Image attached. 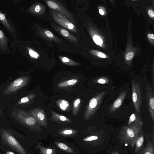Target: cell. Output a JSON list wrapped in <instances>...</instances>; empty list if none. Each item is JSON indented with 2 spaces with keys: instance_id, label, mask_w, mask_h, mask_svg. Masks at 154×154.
Here are the masks:
<instances>
[{
  "instance_id": "cell-1",
  "label": "cell",
  "mask_w": 154,
  "mask_h": 154,
  "mask_svg": "<svg viewBox=\"0 0 154 154\" xmlns=\"http://www.w3.org/2000/svg\"><path fill=\"white\" fill-rule=\"evenodd\" d=\"M143 124L142 121H138L124 126L119 134V139L122 143H127L133 148L138 136L142 132L141 127Z\"/></svg>"
},
{
  "instance_id": "cell-2",
  "label": "cell",
  "mask_w": 154,
  "mask_h": 154,
  "mask_svg": "<svg viewBox=\"0 0 154 154\" xmlns=\"http://www.w3.org/2000/svg\"><path fill=\"white\" fill-rule=\"evenodd\" d=\"M11 115L17 121L25 126L36 131L41 130L35 119L22 109H14Z\"/></svg>"
},
{
  "instance_id": "cell-3",
  "label": "cell",
  "mask_w": 154,
  "mask_h": 154,
  "mask_svg": "<svg viewBox=\"0 0 154 154\" xmlns=\"http://www.w3.org/2000/svg\"><path fill=\"white\" fill-rule=\"evenodd\" d=\"M0 131L3 143L19 154H27L21 145L9 131L2 129Z\"/></svg>"
},
{
  "instance_id": "cell-4",
  "label": "cell",
  "mask_w": 154,
  "mask_h": 154,
  "mask_svg": "<svg viewBox=\"0 0 154 154\" xmlns=\"http://www.w3.org/2000/svg\"><path fill=\"white\" fill-rule=\"evenodd\" d=\"M105 93V91L98 93L91 99L84 114L85 120H88L93 116L101 103Z\"/></svg>"
},
{
  "instance_id": "cell-5",
  "label": "cell",
  "mask_w": 154,
  "mask_h": 154,
  "mask_svg": "<svg viewBox=\"0 0 154 154\" xmlns=\"http://www.w3.org/2000/svg\"><path fill=\"white\" fill-rule=\"evenodd\" d=\"M140 83L134 80L132 82V99L135 112H140L142 97Z\"/></svg>"
},
{
  "instance_id": "cell-6",
  "label": "cell",
  "mask_w": 154,
  "mask_h": 154,
  "mask_svg": "<svg viewBox=\"0 0 154 154\" xmlns=\"http://www.w3.org/2000/svg\"><path fill=\"white\" fill-rule=\"evenodd\" d=\"M30 78L24 76L16 79L8 86L3 92L5 95H9L17 91L29 82Z\"/></svg>"
},
{
  "instance_id": "cell-7",
  "label": "cell",
  "mask_w": 154,
  "mask_h": 154,
  "mask_svg": "<svg viewBox=\"0 0 154 154\" xmlns=\"http://www.w3.org/2000/svg\"><path fill=\"white\" fill-rule=\"evenodd\" d=\"M35 120L38 125L47 127V119L44 110L40 108H36L27 112Z\"/></svg>"
},
{
  "instance_id": "cell-8",
  "label": "cell",
  "mask_w": 154,
  "mask_h": 154,
  "mask_svg": "<svg viewBox=\"0 0 154 154\" xmlns=\"http://www.w3.org/2000/svg\"><path fill=\"white\" fill-rule=\"evenodd\" d=\"M146 99L151 118L154 121V94L152 88L149 85L146 86Z\"/></svg>"
},
{
  "instance_id": "cell-9",
  "label": "cell",
  "mask_w": 154,
  "mask_h": 154,
  "mask_svg": "<svg viewBox=\"0 0 154 154\" xmlns=\"http://www.w3.org/2000/svg\"><path fill=\"white\" fill-rule=\"evenodd\" d=\"M51 113L52 114L51 119L53 121L61 124H66L70 123L72 122L71 120L69 119L54 111H51Z\"/></svg>"
},
{
  "instance_id": "cell-10",
  "label": "cell",
  "mask_w": 154,
  "mask_h": 154,
  "mask_svg": "<svg viewBox=\"0 0 154 154\" xmlns=\"http://www.w3.org/2000/svg\"><path fill=\"white\" fill-rule=\"evenodd\" d=\"M53 16L56 21L62 26L70 29H73L74 28V25L69 22L60 14L53 12Z\"/></svg>"
},
{
  "instance_id": "cell-11",
  "label": "cell",
  "mask_w": 154,
  "mask_h": 154,
  "mask_svg": "<svg viewBox=\"0 0 154 154\" xmlns=\"http://www.w3.org/2000/svg\"><path fill=\"white\" fill-rule=\"evenodd\" d=\"M126 91H123L121 93L109 109L111 113L115 112L120 106L126 96Z\"/></svg>"
},
{
  "instance_id": "cell-12",
  "label": "cell",
  "mask_w": 154,
  "mask_h": 154,
  "mask_svg": "<svg viewBox=\"0 0 154 154\" xmlns=\"http://www.w3.org/2000/svg\"><path fill=\"white\" fill-rule=\"evenodd\" d=\"M78 133L77 130L70 128H65L60 130L58 133L64 137H72L76 135Z\"/></svg>"
},
{
  "instance_id": "cell-13",
  "label": "cell",
  "mask_w": 154,
  "mask_h": 154,
  "mask_svg": "<svg viewBox=\"0 0 154 154\" xmlns=\"http://www.w3.org/2000/svg\"><path fill=\"white\" fill-rule=\"evenodd\" d=\"M37 145L41 154H57L55 149L44 147L40 143H38Z\"/></svg>"
},
{
  "instance_id": "cell-14",
  "label": "cell",
  "mask_w": 154,
  "mask_h": 154,
  "mask_svg": "<svg viewBox=\"0 0 154 154\" xmlns=\"http://www.w3.org/2000/svg\"><path fill=\"white\" fill-rule=\"evenodd\" d=\"M56 145L61 150L69 153H75L74 150L71 147L63 143L57 142L55 143Z\"/></svg>"
},
{
  "instance_id": "cell-15",
  "label": "cell",
  "mask_w": 154,
  "mask_h": 154,
  "mask_svg": "<svg viewBox=\"0 0 154 154\" xmlns=\"http://www.w3.org/2000/svg\"><path fill=\"white\" fill-rule=\"evenodd\" d=\"M144 137L141 132L138 136L135 144V152H137L141 147L143 143Z\"/></svg>"
},
{
  "instance_id": "cell-16",
  "label": "cell",
  "mask_w": 154,
  "mask_h": 154,
  "mask_svg": "<svg viewBox=\"0 0 154 154\" xmlns=\"http://www.w3.org/2000/svg\"><path fill=\"white\" fill-rule=\"evenodd\" d=\"M0 22L9 31L13 32V29L7 20L5 15L0 11Z\"/></svg>"
},
{
  "instance_id": "cell-17",
  "label": "cell",
  "mask_w": 154,
  "mask_h": 154,
  "mask_svg": "<svg viewBox=\"0 0 154 154\" xmlns=\"http://www.w3.org/2000/svg\"><path fill=\"white\" fill-rule=\"evenodd\" d=\"M56 103L59 107L63 111H66L69 109V103L64 100L58 99L56 101Z\"/></svg>"
},
{
  "instance_id": "cell-18",
  "label": "cell",
  "mask_w": 154,
  "mask_h": 154,
  "mask_svg": "<svg viewBox=\"0 0 154 154\" xmlns=\"http://www.w3.org/2000/svg\"><path fill=\"white\" fill-rule=\"evenodd\" d=\"M35 96V93H32L21 98L18 102L19 104H26L34 99Z\"/></svg>"
},
{
  "instance_id": "cell-19",
  "label": "cell",
  "mask_w": 154,
  "mask_h": 154,
  "mask_svg": "<svg viewBox=\"0 0 154 154\" xmlns=\"http://www.w3.org/2000/svg\"><path fill=\"white\" fill-rule=\"evenodd\" d=\"M81 102L80 98L79 97H78L73 102L72 112L74 116H76L79 111Z\"/></svg>"
},
{
  "instance_id": "cell-20",
  "label": "cell",
  "mask_w": 154,
  "mask_h": 154,
  "mask_svg": "<svg viewBox=\"0 0 154 154\" xmlns=\"http://www.w3.org/2000/svg\"><path fill=\"white\" fill-rule=\"evenodd\" d=\"M77 82L76 79H72L60 83L58 84L57 86L59 88H63L74 85Z\"/></svg>"
},
{
  "instance_id": "cell-21",
  "label": "cell",
  "mask_w": 154,
  "mask_h": 154,
  "mask_svg": "<svg viewBox=\"0 0 154 154\" xmlns=\"http://www.w3.org/2000/svg\"><path fill=\"white\" fill-rule=\"evenodd\" d=\"M142 152V154H154L153 145L150 143H148Z\"/></svg>"
},
{
  "instance_id": "cell-22",
  "label": "cell",
  "mask_w": 154,
  "mask_h": 154,
  "mask_svg": "<svg viewBox=\"0 0 154 154\" xmlns=\"http://www.w3.org/2000/svg\"><path fill=\"white\" fill-rule=\"evenodd\" d=\"M137 113L135 112L131 114L129 119L127 125H128L133 122L136 121H142L141 118Z\"/></svg>"
},
{
  "instance_id": "cell-23",
  "label": "cell",
  "mask_w": 154,
  "mask_h": 154,
  "mask_svg": "<svg viewBox=\"0 0 154 154\" xmlns=\"http://www.w3.org/2000/svg\"><path fill=\"white\" fill-rule=\"evenodd\" d=\"M8 43V40L3 32L0 29V46L5 48Z\"/></svg>"
},
{
  "instance_id": "cell-24",
  "label": "cell",
  "mask_w": 154,
  "mask_h": 154,
  "mask_svg": "<svg viewBox=\"0 0 154 154\" xmlns=\"http://www.w3.org/2000/svg\"><path fill=\"white\" fill-rule=\"evenodd\" d=\"M95 82L101 84H105L108 83L109 80L106 78L103 77L98 78L97 80L94 81Z\"/></svg>"
},
{
  "instance_id": "cell-25",
  "label": "cell",
  "mask_w": 154,
  "mask_h": 154,
  "mask_svg": "<svg viewBox=\"0 0 154 154\" xmlns=\"http://www.w3.org/2000/svg\"><path fill=\"white\" fill-rule=\"evenodd\" d=\"M98 139V137L96 136H90L86 137L83 139V140L85 141H91L96 140Z\"/></svg>"
},
{
  "instance_id": "cell-26",
  "label": "cell",
  "mask_w": 154,
  "mask_h": 154,
  "mask_svg": "<svg viewBox=\"0 0 154 154\" xmlns=\"http://www.w3.org/2000/svg\"><path fill=\"white\" fill-rule=\"evenodd\" d=\"M93 39L94 42L97 45H101L103 43L102 40L98 35H94L93 37Z\"/></svg>"
},
{
  "instance_id": "cell-27",
  "label": "cell",
  "mask_w": 154,
  "mask_h": 154,
  "mask_svg": "<svg viewBox=\"0 0 154 154\" xmlns=\"http://www.w3.org/2000/svg\"><path fill=\"white\" fill-rule=\"evenodd\" d=\"M134 54L132 52H130L127 54L125 56V58L127 60H129L133 58Z\"/></svg>"
},
{
  "instance_id": "cell-28",
  "label": "cell",
  "mask_w": 154,
  "mask_h": 154,
  "mask_svg": "<svg viewBox=\"0 0 154 154\" xmlns=\"http://www.w3.org/2000/svg\"><path fill=\"white\" fill-rule=\"evenodd\" d=\"M29 53L30 55L32 57L35 58H37V57H38V54L34 51L29 49Z\"/></svg>"
},
{
  "instance_id": "cell-29",
  "label": "cell",
  "mask_w": 154,
  "mask_h": 154,
  "mask_svg": "<svg viewBox=\"0 0 154 154\" xmlns=\"http://www.w3.org/2000/svg\"><path fill=\"white\" fill-rule=\"evenodd\" d=\"M61 34L65 37H68L69 35V32L66 30L62 29L61 30Z\"/></svg>"
},
{
  "instance_id": "cell-30",
  "label": "cell",
  "mask_w": 154,
  "mask_h": 154,
  "mask_svg": "<svg viewBox=\"0 0 154 154\" xmlns=\"http://www.w3.org/2000/svg\"><path fill=\"white\" fill-rule=\"evenodd\" d=\"M45 34L46 36L49 38H51L53 37V33L50 31H46L45 32Z\"/></svg>"
},
{
  "instance_id": "cell-31",
  "label": "cell",
  "mask_w": 154,
  "mask_h": 154,
  "mask_svg": "<svg viewBox=\"0 0 154 154\" xmlns=\"http://www.w3.org/2000/svg\"><path fill=\"white\" fill-rule=\"evenodd\" d=\"M62 61L65 63L69 65V63L70 60H69L66 57H63L62 59Z\"/></svg>"
},
{
  "instance_id": "cell-32",
  "label": "cell",
  "mask_w": 154,
  "mask_h": 154,
  "mask_svg": "<svg viewBox=\"0 0 154 154\" xmlns=\"http://www.w3.org/2000/svg\"><path fill=\"white\" fill-rule=\"evenodd\" d=\"M148 14L149 16L151 17H154V12L152 10H149L148 11Z\"/></svg>"
},
{
  "instance_id": "cell-33",
  "label": "cell",
  "mask_w": 154,
  "mask_h": 154,
  "mask_svg": "<svg viewBox=\"0 0 154 154\" xmlns=\"http://www.w3.org/2000/svg\"><path fill=\"white\" fill-rule=\"evenodd\" d=\"M40 6L38 5H36L35 8V11L36 12H38L40 11Z\"/></svg>"
},
{
  "instance_id": "cell-34",
  "label": "cell",
  "mask_w": 154,
  "mask_h": 154,
  "mask_svg": "<svg viewBox=\"0 0 154 154\" xmlns=\"http://www.w3.org/2000/svg\"><path fill=\"white\" fill-rule=\"evenodd\" d=\"M98 55L99 57H102L105 58L106 57L105 55L101 52H99L98 54Z\"/></svg>"
},
{
  "instance_id": "cell-35",
  "label": "cell",
  "mask_w": 154,
  "mask_h": 154,
  "mask_svg": "<svg viewBox=\"0 0 154 154\" xmlns=\"http://www.w3.org/2000/svg\"><path fill=\"white\" fill-rule=\"evenodd\" d=\"M148 37L150 39H154V35L152 34H149L147 35Z\"/></svg>"
},
{
  "instance_id": "cell-36",
  "label": "cell",
  "mask_w": 154,
  "mask_h": 154,
  "mask_svg": "<svg viewBox=\"0 0 154 154\" xmlns=\"http://www.w3.org/2000/svg\"><path fill=\"white\" fill-rule=\"evenodd\" d=\"M99 12L100 13V14H101V15H103L104 14V13L103 11L101 9H100L99 10Z\"/></svg>"
},
{
  "instance_id": "cell-37",
  "label": "cell",
  "mask_w": 154,
  "mask_h": 154,
  "mask_svg": "<svg viewBox=\"0 0 154 154\" xmlns=\"http://www.w3.org/2000/svg\"><path fill=\"white\" fill-rule=\"evenodd\" d=\"M111 154H119V153L117 151H113L112 152Z\"/></svg>"
}]
</instances>
